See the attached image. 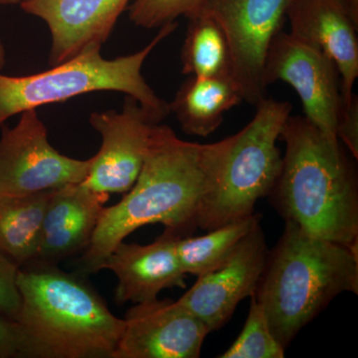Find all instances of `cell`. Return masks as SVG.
Wrapping results in <instances>:
<instances>
[{"instance_id":"obj_10","label":"cell","mask_w":358,"mask_h":358,"mask_svg":"<svg viewBox=\"0 0 358 358\" xmlns=\"http://www.w3.org/2000/svg\"><path fill=\"white\" fill-rule=\"evenodd\" d=\"M89 122L102 136V147L82 185L108 194L128 192L141 173L152 129L162 122L127 96L121 110L93 113Z\"/></svg>"},{"instance_id":"obj_3","label":"cell","mask_w":358,"mask_h":358,"mask_svg":"<svg viewBox=\"0 0 358 358\" xmlns=\"http://www.w3.org/2000/svg\"><path fill=\"white\" fill-rule=\"evenodd\" d=\"M18 274L20 358H113L124 320L81 278L31 262Z\"/></svg>"},{"instance_id":"obj_11","label":"cell","mask_w":358,"mask_h":358,"mask_svg":"<svg viewBox=\"0 0 358 358\" xmlns=\"http://www.w3.org/2000/svg\"><path fill=\"white\" fill-rule=\"evenodd\" d=\"M113 358H197L210 329L178 301L157 299L136 303Z\"/></svg>"},{"instance_id":"obj_13","label":"cell","mask_w":358,"mask_h":358,"mask_svg":"<svg viewBox=\"0 0 358 358\" xmlns=\"http://www.w3.org/2000/svg\"><path fill=\"white\" fill-rule=\"evenodd\" d=\"M287 20L292 36L333 61L343 105L352 103L358 77V11L345 0H289Z\"/></svg>"},{"instance_id":"obj_8","label":"cell","mask_w":358,"mask_h":358,"mask_svg":"<svg viewBox=\"0 0 358 358\" xmlns=\"http://www.w3.org/2000/svg\"><path fill=\"white\" fill-rule=\"evenodd\" d=\"M91 164L92 157L72 159L52 147L36 109L21 113L13 128L2 127L0 194H31L83 182Z\"/></svg>"},{"instance_id":"obj_28","label":"cell","mask_w":358,"mask_h":358,"mask_svg":"<svg viewBox=\"0 0 358 358\" xmlns=\"http://www.w3.org/2000/svg\"><path fill=\"white\" fill-rule=\"evenodd\" d=\"M355 10L358 11V0H345Z\"/></svg>"},{"instance_id":"obj_25","label":"cell","mask_w":358,"mask_h":358,"mask_svg":"<svg viewBox=\"0 0 358 358\" xmlns=\"http://www.w3.org/2000/svg\"><path fill=\"white\" fill-rule=\"evenodd\" d=\"M0 358H20L17 324L2 315H0Z\"/></svg>"},{"instance_id":"obj_19","label":"cell","mask_w":358,"mask_h":358,"mask_svg":"<svg viewBox=\"0 0 358 358\" xmlns=\"http://www.w3.org/2000/svg\"><path fill=\"white\" fill-rule=\"evenodd\" d=\"M187 20L180 55L182 74L199 78L231 76L229 47L218 23L202 7Z\"/></svg>"},{"instance_id":"obj_5","label":"cell","mask_w":358,"mask_h":358,"mask_svg":"<svg viewBox=\"0 0 358 358\" xmlns=\"http://www.w3.org/2000/svg\"><path fill=\"white\" fill-rule=\"evenodd\" d=\"M178 26L176 21L162 26L145 48L131 55L108 60L101 49H91L37 74L13 77L0 73V126L25 110L99 91L121 92L133 96L159 122L164 121L171 114L169 103L150 88L141 68L155 47Z\"/></svg>"},{"instance_id":"obj_21","label":"cell","mask_w":358,"mask_h":358,"mask_svg":"<svg viewBox=\"0 0 358 358\" xmlns=\"http://www.w3.org/2000/svg\"><path fill=\"white\" fill-rule=\"evenodd\" d=\"M248 317L241 334L220 358H282V348L268 326L263 306L251 296Z\"/></svg>"},{"instance_id":"obj_6","label":"cell","mask_w":358,"mask_h":358,"mask_svg":"<svg viewBox=\"0 0 358 358\" xmlns=\"http://www.w3.org/2000/svg\"><path fill=\"white\" fill-rule=\"evenodd\" d=\"M291 103L265 98L252 121L232 136L217 183L205 199L197 227L209 231L253 215L259 199L270 194L281 173L277 141L291 115Z\"/></svg>"},{"instance_id":"obj_4","label":"cell","mask_w":358,"mask_h":358,"mask_svg":"<svg viewBox=\"0 0 358 358\" xmlns=\"http://www.w3.org/2000/svg\"><path fill=\"white\" fill-rule=\"evenodd\" d=\"M285 222L254 296L286 350L336 296L358 294V249L313 236L294 221Z\"/></svg>"},{"instance_id":"obj_20","label":"cell","mask_w":358,"mask_h":358,"mask_svg":"<svg viewBox=\"0 0 358 358\" xmlns=\"http://www.w3.org/2000/svg\"><path fill=\"white\" fill-rule=\"evenodd\" d=\"M258 222L260 215L253 214L209 230L203 236L179 237L176 253L183 273L199 277L222 266Z\"/></svg>"},{"instance_id":"obj_2","label":"cell","mask_w":358,"mask_h":358,"mask_svg":"<svg viewBox=\"0 0 358 358\" xmlns=\"http://www.w3.org/2000/svg\"><path fill=\"white\" fill-rule=\"evenodd\" d=\"M280 138L286 145L281 173L270 194L282 217L313 236L358 247V186L341 143L307 117L289 115Z\"/></svg>"},{"instance_id":"obj_7","label":"cell","mask_w":358,"mask_h":358,"mask_svg":"<svg viewBox=\"0 0 358 358\" xmlns=\"http://www.w3.org/2000/svg\"><path fill=\"white\" fill-rule=\"evenodd\" d=\"M289 0H205L202 8L227 40L231 77L242 99L255 106L266 96L265 62L275 35L287 20Z\"/></svg>"},{"instance_id":"obj_23","label":"cell","mask_w":358,"mask_h":358,"mask_svg":"<svg viewBox=\"0 0 358 358\" xmlns=\"http://www.w3.org/2000/svg\"><path fill=\"white\" fill-rule=\"evenodd\" d=\"M20 270L15 261L0 251V315L15 322L22 303L17 282Z\"/></svg>"},{"instance_id":"obj_1","label":"cell","mask_w":358,"mask_h":358,"mask_svg":"<svg viewBox=\"0 0 358 358\" xmlns=\"http://www.w3.org/2000/svg\"><path fill=\"white\" fill-rule=\"evenodd\" d=\"M231 143L232 136L208 145L182 141L173 129L157 124L136 183L119 203L103 208L80 271L102 270L113 250L148 224H162L179 235L197 228L199 212L217 183Z\"/></svg>"},{"instance_id":"obj_22","label":"cell","mask_w":358,"mask_h":358,"mask_svg":"<svg viewBox=\"0 0 358 358\" xmlns=\"http://www.w3.org/2000/svg\"><path fill=\"white\" fill-rule=\"evenodd\" d=\"M205 0H136L129 8V20L138 27L154 29L188 18L203 6Z\"/></svg>"},{"instance_id":"obj_14","label":"cell","mask_w":358,"mask_h":358,"mask_svg":"<svg viewBox=\"0 0 358 358\" xmlns=\"http://www.w3.org/2000/svg\"><path fill=\"white\" fill-rule=\"evenodd\" d=\"M129 0H22L24 13L36 16L51 33L49 64L56 66L109 38Z\"/></svg>"},{"instance_id":"obj_17","label":"cell","mask_w":358,"mask_h":358,"mask_svg":"<svg viewBox=\"0 0 358 358\" xmlns=\"http://www.w3.org/2000/svg\"><path fill=\"white\" fill-rule=\"evenodd\" d=\"M242 101L231 76H189L169 103V109L185 134L207 136L220 127L224 114Z\"/></svg>"},{"instance_id":"obj_16","label":"cell","mask_w":358,"mask_h":358,"mask_svg":"<svg viewBox=\"0 0 358 358\" xmlns=\"http://www.w3.org/2000/svg\"><path fill=\"white\" fill-rule=\"evenodd\" d=\"M109 199L108 193L94 192L82 183L53 190L33 262L52 264L86 249Z\"/></svg>"},{"instance_id":"obj_24","label":"cell","mask_w":358,"mask_h":358,"mask_svg":"<svg viewBox=\"0 0 358 358\" xmlns=\"http://www.w3.org/2000/svg\"><path fill=\"white\" fill-rule=\"evenodd\" d=\"M336 136L345 143L353 157H358V99L353 96L352 103L343 105L339 115Z\"/></svg>"},{"instance_id":"obj_26","label":"cell","mask_w":358,"mask_h":358,"mask_svg":"<svg viewBox=\"0 0 358 358\" xmlns=\"http://www.w3.org/2000/svg\"><path fill=\"white\" fill-rule=\"evenodd\" d=\"M6 63V52L1 37H0V71L3 69Z\"/></svg>"},{"instance_id":"obj_15","label":"cell","mask_w":358,"mask_h":358,"mask_svg":"<svg viewBox=\"0 0 358 358\" xmlns=\"http://www.w3.org/2000/svg\"><path fill=\"white\" fill-rule=\"evenodd\" d=\"M179 237L178 233L166 228L152 244L143 246L122 242L113 250L102 270L108 268L117 275V303H145L157 299L164 289L185 288L186 275L176 253Z\"/></svg>"},{"instance_id":"obj_9","label":"cell","mask_w":358,"mask_h":358,"mask_svg":"<svg viewBox=\"0 0 358 358\" xmlns=\"http://www.w3.org/2000/svg\"><path fill=\"white\" fill-rule=\"evenodd\" d=\"M264 77L267 86L282 81L293 87L305 117L329 141L339 143L336 129L343 105L341 76L326 54L282 30L268 48Z\"/></svg>"},{"instance_id":"obj_18","label":"cell","mask_w":358,"mask_h":358,"mask_svg":"<svg viewBox=\"0 0 358 358\" xmlns=\"http://www.w3.org/2000/svg\"><path fill=\"white\" fill-rule=\"evenodd\" d=\"M53 190L0 194V251L20 266L35 260L42 221Z\"/></svg>"},{"instance_id":"obj_27","label":"cell","mask_w":358,"mask_h":358,"mask_svg":"<svg viewBox=\"0 0 358 358\" xmlns=\"http://www.w3.org/2000/svg\"><path fill=\"white\" fill-rule=\"evenodd\" d=\"M22 0H0V6H13L20 4Z\"/></svg>"},{"instance_id":"obj_12","label":"cell","mask_w":358,"mask_h":358,"mask_svg":"<svg viewBox=\"0 0 358 358\" xmlns=\"http://www.w3.org/2000/svg\"><path fill=\"white\" fill-rule=\"evenodd\" d=\"M268 251L260 222L242 240L222 266L197 277L178 303L203 320L212 331L230 320L240 301L254 296Z\"/></svg>"}]
</instances>
